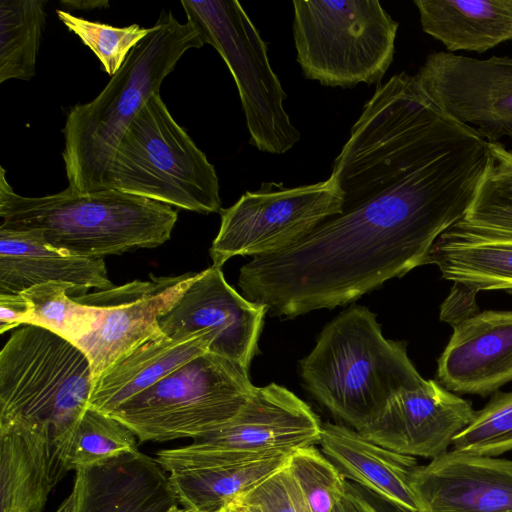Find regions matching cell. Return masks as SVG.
Returning a JSON list of instances; mask_svg holds the SVG:
<instances>
[{
	"label": "cell",
	"instance_id": "28",
	"mask_svg": "<svg viewBox=\"0 0 512 512\" xmlns=\"http://www.w3.org/2000/svg\"><path fill=\"white\" fill-rule=\"evenodd\" d=\"M21 294L30 305L27 325L44 327L76 343L96 327L100 308L75 301L74 287L63 281L35 285Z\"/></svg>",
	"mask_w": 512,
	"mask_h": 512
},
{
	"label": "cell",
	"instance_id": "27",
	"mask_svg": "<svg viewBox=\"0 0 512 512\" xmlns=\"http://www.w3.org/2000/svg\"><path fill=\"white\" fill-rule=\"evenodd\" d=\"M462 221L512 238V150L500 142L488 143L486 165Z\"/></svg>",
	"mask_w": 512,
	"mask_h": 512
},
{
	"label": "cell",
	"instance_id": "15",
	"mask_svg": "<svg viewBox=\"0 0 512 512\" xmlns=\"http://www.w3.org/2000/svg\"><path fill=\"white\" fill-rule=\"evenodd\" d=\"M323 424L311 407L276 383L254 388L221 429L194 441L235 455H264L319 444Z\"/></svg>",
	"mask_w": 512,
	"mask_h": 512
},
{
	"label": "cell",
	"instance_id": "29",
	"mask_svg": "<svg viewBox=\"0 0 512 512\" xmlns=\"http://www.w3.org/2000/svg\"><path fill=\"white\" fill-rule=\"evenodd\" d=\"M138 438L107 413L88 408L79 421L68 457L69 470L79 471L138 451Z\"/></svg>",
	"mask_w": 512,
	"mask_h": 512
},
{
	"label": "cell",
	"instance_id": "40",
	"mask_svg": "<svg viewBox=\"0 0 512 512\" xmlns=\"http://www.w3.org/2000/svg\"><path fill=\"white\" fill-rule=\"evenodd\" d=\"M398 512H405V511H402V510H399V509H398Z\"/></svg>",
	"mask_w": 512,
	"mask_h": 512
},
{
	"label": "cell",
	"instance_id": "4",
	"mask_svg": "<svg viewBox=\"0 0 512 512\" xmlns=\"http://www.w3.org/2000/svg\"><path fill=\"white\" fill-rule=\"evenodd\" d=\"M299 367L312 397L357 431L396 392L424 380L406 344L386 339L375 314L360 305L342 311L324 327Z\"/></svg>",
	"mask_w": 512,
	"mask_h": 512
},
{
	"label": "cell",
	"instance_id": "9",
	"mask_svg": "<svg viewBox=\"0 0 512 512\" xmlns=\"http://www.w3.org/2000/svg\"><path fill=\"white\" fill-rule=\"evenodd\" d=\"M204 43L225 61L240 96L250 143L262 152L283 154L301 138L284 109L286 98L272 70L267 45L236 0H182Z\"/></svg>",
	"mask_w": 512,
	"mask_h": 512
},
{
	"label": "cell",
	"instance_id": "10",
	"mask_svg": "<svg viewBox=\"0 0 512 512\" xmlns=\"http://www.w3.org/2000/svg\"><path fill=\"white\" fill-rule=\"evenodd\" d=\"M343 194L333 174L325 181L284 188L263 183L221 209V223L209 249L213 266L230 258L264 256L280 251L342 212Z\"/></svg>",
	"mask_w": 512,
	"mask_h": 512
},
{
	"label": "cell",
	"instance_id": "19",
	"mask_svg": "<svg viewBox=\"0 0 512 512\" xmlns=\"http://www.w3.org/2000/svg\"><path fill=\"white\" fill-rule=\"evenodd\" d=\"M291 453L225 462L186 445L159 450L155 459L168 473L180 506L197 512H219L285 467Z\"/></svg>",
	"mask_w": 512,
	"mask_h": 512
},
{
	"label": "cell",
	"instance_id": "35",
	"mask_svg": "<svg viewBox=\"0 0 512 512\" xmlns=\"http://www.w3.org/2000/svg\"><path fill=\"white\" fill-rule=\"evenodd\" d=\"M332 512H380L352 483L347 481L345 492Z\"/></svg>",
	"mask_w": 512,
	"mask_h": 512
},
{
	"label": "cell",
	"instance_id": "22",
	"mask_svg": "<svg viewBox=\"0 0 512 512\" xmlns=\"http://www.w3.org/2000/svg\"><path fill=\"white\" fill-rule=\"evenodd\" d=\"M50 281L70 283L74 296L114 287L103 258L60 251L32 231L0 228V294H20Z\"/></svg>",
	"mask_w": 512,
	"mask_h": 512
},
{
	"label": "cell",
	"instance_id": "39",
	"mask_svg": "<svg viewBox=\"0 0 512 512\" xmlns=\"http://www.w3.org/2000/svg\"><path fill=\"white\" fill-rule=\"evenodd\" d=\"M167 512H197V511L184 508V507H182L180 505H175L170 510H168Z\"/></svg>",
	"mask_w": 512,
	"mask_h": 512
},
{
	"label": "cell",
	"instance_id": "1",
	"mask_svg": "<svg viewBox=\"0 0 512 512\" xmlns=\"http://www.w3.org/2000/svg\"><path fill=\"white\" fill-rule=\"evenodd\" d=\"M487 151L474 128L455 121L380 125L350 136L331 173L342 212L244 264V297L293 318L353 302L421 266L436 239L465 216Z\"/></svg>",
	"mask_w": 512,
	"mask_h": 512
},
{
	"label": "cell",
	"instance_id": "7",
	"mask_svg": "<svg viewBox=\"0 0 512 512\" xmlns=\"http://www.w3.org/2000/svg\"><path fill=\"white\" fill-rule=\"evenodd\" d=\"M254 388L246 367L208 351L107 414L139 443L197 440L230 422Z\"/></svg>",
	"mask_w": 512,
	"mask_h": 512
},
{
	"label": "cell",
	"instance_id": "21",
	"mask_svg": "<svg viewBox=\"0 0 512 512\" xmlns=\"http://www.w3.org/2000/svg\"><path fill=\"white\" fill-rule=\"evenodd\" d=\"M322 453L347 478L405 512H420L412 486L418 462L415 457L385 448L344 425L323 424Z\"/></svg>",
	"mask_w": 512,
	"mask_h": 512
},
{
	"label": "cell",
	"instance_id": "2",
	"mask_svg": "<svg viewBox=\"0 0 512 512\" xmlns=\"http://www.w3.org/2000/svg\"><path fill=\"white\" fill-rule=\"evenodd\" d=\"M199 30L163 14L130 52L104 89L90 102L73 106L63 128L68 187L81 192L106 189V176L124 132L164 78L192 48L204 45Z\"/></svg>",
	"mask_w": 512,
	"mask_h": 512
},
{
	"label": "cell",
	"instance_id": "30",
	"mask_svg": "<svg viewBox=\"0 0 512 512\" xmlns=\"http://www.w3.org/2000/svg\"><path fill=\"white\" fill-rule=\"evenodd\" d=\"M454 450L498 457L512 450V392H496L453 439Z\"/></svg>",
	"mask_w": 512,
	"mask_h": 512
},
{
	"label": "cell",
	"instance_id": "31",
	"mask_svg": "<svg viewBox=\"0 0 512 512\" xmlns=\"http://www.w3.org/2000/svg\"><path fill=\"white\" fill-rule=\"evenodd\" d=\"M287 468L312 512H332L345 492L347 479L322 451L314 446L295 450Z\"/></svg>",
	"mask_w": 512,
	"mask_h": 512
},
{
	"label": "cell",
	"instance_id": "38",
	"mask_svg": "<svg viewBox=\"0 0 512 512\" xmlns=\"http://www.w3.org/2000/svg\"><path fill=\"white\" fill-rule=\"evenodd\" d=\"M219 512H252L250 509H248L245 505L242 503L234 500L228 505H226L224 508H222Z\"/></svg>",
	"mask_w": 512,
	"mask_h": 512
},
{
	"label": "cell",
	"instance_id": "3",
	"mask_svg": "<svg viewBox=\"0 0 512 512\" xmlns=\"http://www.w3.org/2000/svg\"><path fill=\"white\" fill-rule=\"evenodd\" d=\"M0 228L32 231L50 246L77 256L103 258L169 240L178 213L172 206L116 189L51 195L14 192L0 175Z\"/></svg>",
	"mask_w": 512,
	"mask_h": 512
},
{
	"label": "cell",
	"instance_id": "18",
	"mask_svg": "<svg viewBox=\"0 0 512 512\" xmlns=\"http://www.w3.org/2000/svg\"><path fill=\"white\" fill-rule=\"evenodd\" d=\"M438 359L449 391L486 396L512 381V311H483L453 326Z\"/></svg>",
	"mask_w": 512,
	"mask_h": 512
},
{
	"label": "cell",
	"instance_id": "33",
	"mask_svg": "<svg viewBox=\"0 0 512 512\" xmlns=\"http://www.w3.org/2000/svg\"><path fill=\"white\" fill-rule=\"evenodd\" d=\"M235 500L252 512H312L287 464Z\"/></svg>",
	"mask_w": 512,
	"mask_h": 512
},
{
	"label": "cell",
	"instance_id": "6",
	"mask_svg": "<svg viewBox=\"0 0 512 512\" xmlns=\"http://www.w3.org/2000/svg\"><path fill=\"white\" fill-rule=\"evenodd\" d=\"M106 189L202 214L222 209L214 166L172 117L160 92L124 132L107 172Z\"/></svg>",
	"mask_w": 512,
	"mask_h": 512
},
{
	"label": "cell",
	"instance_id": "34",
	"mask_svg": "<svg viewBox=\"0 0 512 512\" xmlns=\"http://www.w3.org/2000/svg\"><path fill=\"white\" fill-rule=\"evenodd\" d=\"M30 305L20 294H0V333L27 325Z\"/></svg>",
	"mask_w": 512,
	"mask_h": 512
},
{
	"label": "cell",
	"instance_id": "11",
	"mask_svg": "<svg viewBox=\"0 0 512 512\" xmlns=\"http://www.w3.org/2000/svg\"><path fill=\"white\" fill-rule=\"evenodd\" d=\"M414 76L445 115L473 127L488 143L512 138V58L432 52Z\"/></svg>",
	"mask_w": 512,
	"mask_h": 512
},
{
	"label": "cell",
	"instance_id": "17",
	"mask_svg": "<svg viewBox=\"0 0 512 512\" xmlns=\"http://www.w3.org/2000/svg\"><path fill=\"white\" fill-rule=\"evenodd\" d=\"M68 457L46 423L24 417L0 421V512H43L70 471Z\"/></svg>",
	"mask_w": 512,
	"mask_h": 512
},
{
	"label": "cell",
	"instance_id": "12",
	"mask_svg": "<svg viewBox=\"0 0 512 512\" xmlns=\"http://www.w3.org/2000/svg\"><path fill=\"white\" fill-rule=\"evenodd\" d=\"M198 273L150 275L122 286L72 296L84 305L100 308L99 321L75 345L88 357L93 381L148 338L162 333L158 319L167 313Z\"/></svg>",
	"mask_w": 512,
	"mask_h": 512
},
{
	"label": "cell",
	"instance_id": "25",
	"mask_svg": "<svg viewBox=\"0 0 512 512\" xmlns=\"http://www.w3.org/2000/svg\"><path fill=\"white\" fill-rule=\"evenodd\" d=\"M422 30L448 51L485 52L512 41V0H415Z\"/></svg>",
	"mask_w": 512,
	"mask_h": 512
},
{
	"label": "cell",
	"instance_id": "5",
	"mask_svg": "<svg viewBox=\"0 0 512 512\" xmlns=\"http://www.w3.org/2000/svg\"><path fill=\"white\" fill-rule=\"evenodd\" d=\"M93 383L91 363L74 343L41 326H20L0 352V421L46 423L69 454Z\"/></svg>",
	"mask_w": 512,
	"mask_h": 512
},
{
	"label": "cell",
	"instance_id": "36",
	"mask_svg": "<svg viewBox=\"0 0 512 512\" xmlns=\"http://www.w3.org/2000/svg\"><path fill=\"white\" fill-rule=\"evenodd\" d=\"M61 4L66 8L91 10L96 8H106L109 6L107 0H69L61 1Z\"/></svg>",
	"mask_w": 512,
	"mask_h": 512
},
{
	"label": "cell",
	"instance_id": "37",
	"mask_svg": "<svg viewBox=\"0 0 512 512\" xmlns=\"http://www.w3.org/2000/svg\"><path fill=\"white\" fill-rule=\"evenodd\" d=\"M56 512H75V497L73 492L62 502Z\"/></svg>",
	"mask_w": 512,
	"mask_h": 512
},
{
	"label": "cell",
	"instance_id": "32",
	"mask_svg": "<svg viewBox=\"0 0 512 512\" xmlns=\"http://www.w3.org/2000/svg\"><path fill=\"white\" fill-rule=\"evenodd\" d=\"M56 14L68 30L94 52L111 77L122 67L132 49L151 30L136 23L126 27H114L74 16L61 9L56 10Z\"/></svg>",
	"mask_w": 512,
	"mask_h": 512
},
{
	"label": "cell",
	"instance_id": "16",
	"mask_svg": "<svg viewBox=\"0 0 512 512\" xmlns=\"http://www.w3.org/2000/svg\"><path fill=\"white\" fill-rule=\"evenodd\" d=\"M412 486L420 512H512V460L454 449L419 465Z\"/></svg>",
	"mask_w": 512,
	"mask_h": 512
},
{
	"label": "cell",
	"instance_id": "26",
	"mask_svg": "<svg viewBox=\"0 0 512 512\" xmlns=\"http://www.w3.org/2000/svg\"><path fill=\"white\" fill-rule=\"evenodd\" d=\"M45 1H0V82L29 80L45 26Z\"/></svg>",
	"mask_w": 512,
	"mask_h": 512
},
{
	"label": "cell",
	"instance_id": "24",
	"mask_svg": "<svg viewBox=\"0 0 512 512\" xmlns=\"http://www.w3.org/2000/svg\"><path fill=\"white\" fill-rule=\"evenodd\" d=\"M425 264L437 265L445 279L472 296L512 289V238L472 228L461 219L436 239Z\"/></svg>",
	"mask_w": 512,
	"mask_h": 512
},
{
	"label": "cell",
	"instance_id": "8",
	"mask_svg": "<svg viewBox=\"0 0 512 512\" xmlns=\"http://www.w3.org/2000/svg\"><path fill=\"white\" fill-rule=\"evenodd\" d=\"M293 37L304 76L323 86L379 84L398 22L377 0H294Z\"/></svg>",
	"mask_w": 512,
	"mask_h": 512
},
{
	"label": "cell",
	"instance_id": "14",
	"mask_svg": "<svg viewBox=\"0 0 512 512\" xmlns=\"http://www.w3.org/2000/svg\"><path fill=\"white\" fill-rule=\"evenodd\" d=\"M474 414L470 401L424 379L396 392L359 432L397 453L432 460L448 451Z\"/></svg>",
	"mask_w": 512,
	"mask_h": 512
},
{
	"label": "cell",
	"instance_id": "13",
	"mask_svg": "<svg viewBox=\"0 0 512 512\" xmlns=\"http://www.w3.org/2000/svg\"><path fill=\"white\" fill-rule=\"evenodd\" d=\"M266 312L264 305L241 296L226 282L221 268L212 265L198 273L158 324L164 335L175 339L214 329L209 352L249 369Z\"/></svg>",
	"mask_w": 512,
	"mask_h": 512
},
{
	"label": "cell",
	"instance_id": "20",
	"mask_svg": "<svg viewBox=\"0 0 512 512\" xmlns=\"http://www.w3.org/2000/svg\"><path fill=\"white\" fill-rule=\"evenodd\" d=\"M75 512H167L180 505L166 471L139 450L76 471Z\"/></svg>",
	"mask_w": 512,
	"mask_h": 512
},
{
	"label": "cell",
	"instance_id": "23",
	"mask_svg": "<svg viewBox=\"0 0 512 512\" xmlns=\"http://www.w3.org/2000/svg\"><path fill=\"white\" fill-rule=\"evenodd\" d=\"M214 329L183 338L154 335L105 370L93 383L89 407L109 413L176 369L209 351Z\"/></svg>",
	"mask_w": 512,
	"mask_h": 512
}]
</instances>
